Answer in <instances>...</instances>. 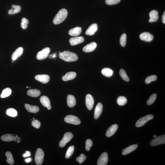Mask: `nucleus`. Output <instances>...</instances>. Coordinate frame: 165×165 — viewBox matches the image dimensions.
I'll return each mask as SVG.
<instances>
[{
  "mask_svg": "<svg viewBox=\"0 0 165 165\" xmlns=\"http://www.w3.org/2000/svg\"><path fill=\"white\" fill-rule=\"evenodd\" d=\"M59 58L67 62H72L77 60V55L74 53L68 51H65L60 53Z\"/></svg>",
  "mask_w": 165,
  "mask_h": 165,
  "instance_id": "1",
  "label": "nucleus"
},
{
  "mask_svg": "<svg viewBox=\"0 0 165 165\" xmlns=\"http://www.w3.org/2000/svg\"><path fill=\"white\" fill-rule=\"evenodd\" d=\"M68 12L65 9H62L59 11L55 16L53 22L54 24L57 25L62 22L67 17Z\"/></svg>",
  "mask_w": 165,
  "mask_h": 165,
  "instance_id": "2",
  "label": "nucleus"
},
{
  "mask_svg": "<svg viewBox=\"0 0 165 165\" xmlns=\"http://www.w3.org/2000/svg\"><path fill=\"white\" fill-rule=\"evenodd\" d=\"M44 153L41 148L37 149L35 156V161L37 165H41L44 161Z\"/></svg>",
  "mask_w": 165,
  "mask_h": 165,
  "instance_id": "3",
  "label": "nucleus"
},
{
  "mask_svg": "<svg viewBox=\"0 0 165 165\" xmlns=\"http://www.w3.org/2000/svg\"><path fill=\"white\" fill-rule=\"evenodd\" d=\"M1 139L4 142H9L12 141L19 143L20 142L21 138L17 135L10 134H6L1 137Z\"/></svg>",
  "mask_w": 165,
  "mask_h": 165,
  "instance_id": "4",
  "label": "nucleus"
},
{
  "mask_svg": "<svg viewBox=\"0 0 165 165\" xmlns=\"http://www.w3.org/2000/svg\"><path fill=\"white\" fill-rule=\"evenodd\" d=\"M154 116L151 114L147 115L138 120L136 122V126L137 127H140L142 126L147 122L148 121L152 119Z\"/></svg>",
  "mask_w": 165,
  "mask_h": 165,
  "instance_id": "5",
  "label": "nucleus"
},
{
  "mask_svg": "<svg viewBox=\"0 0 165 165\" xmlns=\"http://www.w3.org/2000/svg\"><path fill=\"white\" fill-rule=\"evenodd\" d=\"M64 121L67 123L76 125H79L81 123L80 120L79 118L72 115L66 116L64 118Z\"/></svg>",
  "mask_w": 165,
  "mask_h": 165,
  "instance_id": "6",
  "label": "nucleus"
},
{
  "mask_svg": "<svg viewBox=\"0 0 165 165\" xmlns=\"http://www.w3.org/2000/svg\"><path fill=\"white\" fill-rule=\"evenodd\" d=\"M165 143V135H164L158 136L152 140L150 143L151 146H155L158 145L164 144Z\"/></svg>",
  "mask_w": 165,
  "mask_h": 165,
  "instance_id": "7",
  "label": "nucleus"
},
{
  "mask_svg": "<svg viewBox=\"0 0 165 165\" xmlns=\"http://www.w3.org/2000/svg\"><path fill=\"white\" fill-rule=\"evenodd\" d=\"M73 135L72 133L67 132L64 135V136L59 143L60 147L62 148L65 146L67 143L69 142L72 139Z\"/></svg>",
  "mask_w": 165,
  "mask_h": 165,
  "instance_id": "8",
  "label": "nucleus"
},
{
  "mask_svg": "<svg viewBox=\"0 0 165 165\" xmlns=\"http://www.w3.org/2000/svg\"><path fill=\"white\" fill-rule=\"evenodd\" d=\"M50 52V49L49 48H46L38 52L36 55V58L38 60H42L47 58Z\"/></svg>",
  "mask_w": 165,
  "mask_h": 165,
  "instance_id": "9",
  "label": "nucleus"
},
{
  "mask_svg": "<svg viewBox=\"0 0 165 165\" xmlns=\"http://www.w3.org/2000/svg\"><path fill=\"white\" fill-rule=\"evenodd\" d=\"M108 156L107 153L104 152L100 156L97 161L98 165H106L108 162Z\"/></svg>",
  "mask_w": 165,
  "mask_h": 165,
  "instance_id": "10",
  "label": "nucleus"
},
{
  "mask_svg": "<svg viewBox=\"0 0 165 165\" xmlns=\"http://www.w3.org/2000/svg\"><path fill=\"white\" fill-rule=\"evenodd\" d=\"M94 103V99L91 95L88 94L86 97V105L87 109L89 110L92 109Z\"/></svg>",
  "mask_w": 165,
  "mask_h": 165,
  "instance_id": "11",
  "label": "nucleus"
},
{
  "mask_svg": "<svg viewBox=\"0 0 165 165\" xmlns=\"http://www.w3.org/2000/svg\"><path fill=\"white\" fill-rule=\"evenodd\" d=\"M140 39L142 40L149 42L154 39V36L150 33L145 32L142 33L139 36Z\"/></svg>",
  "mask_w": 165,
  "mask_h": 165,
  "instance_id": "12",
  "label": "nucleus"
},
{
  "mask_svg": "<svg viewBox=\"0 0 165 165\" xmlns=\"http://www.w3.org/2000/svg\"><path fill=\"white\" fill-rule=\"evenodd\" d=\"M41 104L43 106L47 108L48 110H50L51 109V105L50 101V100L47 96H43L40 98Z\"/></svg>",
  "mask_w": 165,
  "mask_h": 165,
  "instance_id": "13",
  "label": "nucleus"
},
{
  "mask_svg": "<svg viewBox=\"0 0 165 165\" xmlns=\"http://www.w3.org/2000/svg\"><path fill=\"white\" fill-rule=\"evenodd\" d=\"M103 110L102 104L100 103H98L95 110L94 118L95 119H98L99 117L102 113Z\"/></svg>",
  "mask_w": 165,
  "mask_h": 165,
  "instance_id": "14",
  "label": "nucleus"
},
{
  "mask_svg": "<svg viewBox=\"0 0 165 165\" xmlns=\"http://www.w3.org/2000/svg\"><path fill=\"white\" fill-rule=\"evenodd\" d=\"M35 79L43 84H46L49 81L50 77L47 75H37L35 76Z\"/></svg>",
  "mask_w": 165,
  "mask_h": 165,
  "instance_id": "15",
  "label": "nucleus"
},
{
  "mask_svg": "<svg viewBox=\"0 0 165 165\" xmlns=\"http://www.w3.org/2000/svg\"><path fill=\"white\" fill-rule=\"evenodd\" d=\"M118 126L117 124H114L110 126L106 131V135L108 137H111L117 131Z\"/></svg>",
  "mask_w": 165,
  "mask_h": 165,
  "instance_id": "16",
  "label": "nucleus"
},
{
  "mask_svg": "<svg viewBox=\"0 0 165 165\" xmlns=\"http://www.w3.org/2000/svg\"><path fill=\"white\" fill-rule=\"evenodd\" d=\"M84 41V38L82 36H78L71 38L69 39V42L71 46H74L81 44Z\"/></svg>",
  "mask_w": 165,
  "mask_h": 165,
  "instance_id": "17",
  "label": "nucleus"
},
{
  "mask_svg": "<svg viewBox=\"0 0 165 165\" xmlns=\"http://www.w3.org/2000/svg\"><path fill=\"white\" fill-rule=\"evenodd\" d=\"M97 46V44L95 42H91L86 45L83 48V50L85 52H90L94 51Z\"/></svg>",
  "mask_w": 165,
  "mask_h": 165,
  "instance_id": "18",
  "label": "nucleus"
},
{
  "mask_svg": "<svg viewBox=\"0 0 165 165\" xmlns=\"http://www.w3.org/2000/svg\"><path fill=\"white\" fill-rule=\"evenodd\" d=\"M98 28L97 25L96 23L92 24L87 30L85 34L90 36L92 35L97 31Z\"/></svg>",
  "mask_w": 165,
  "mask_h": 165,
  "instance_id": "19",
  "label": "nucleus"
},
{
  "mask_svg": "<svg viewBox=\"0 0 165 165\" xmlns=\"http://www.w3.org/2000/svg\"><path fill=\"white\" fill-rule=\"evenodd\" d=\"M23 49L22 47H19L17 48L12 55L11 59L13 61H15L23 54Z\"/></svg>",
  "mask_w": 165,
  "mask_h": 165,
  "instance_id": "20",
  "label": "nucleus"
},
{
  "mask_svg": "<svg viewBox=\"0 0 165 165\" xmlns=\"http://www.w3.org/2000/svg\"><path fill=\"white\" fill-rule=\"evenodd\" d=\"M137 147V144L131 145L123 150L122 151V154L124 155H125L136 150Z\"/></svg>",
  "mask_w": 165,
  "mask_h": 165,
  "instance_id": "21",
  "label": "nucleus"
},
{
  "mask_svg": "<svg viewBox=\"0 0 165 165\" xmlns=\"http://www.w3.org/2000/svg\"><path fill=\"white\" fill-rule=\"evenodd\" d=\"M158 13L157 11L153 10L149 13L150 19L149 22H154L157 21L159 18L158 16Z\"/></svg>",
  "mask_w": 165,
  "mask_h": 165,
  "instance_id": "22",
  "label": "nucleus"
},
{
  "mask_svg": "<svg viewBox=\"0 0 165 165\" xmlns=\"http://www.w3.org/2000/svg\"><path fill=\"white\" fill-rule=\"evenodd\" d=\"M25 108L29 112L36 113L39 111V108L37 106H32L29 104H26L25 105Z\"/></svg>",
  "mask_w": 165,
  "mask_h": 165,
  "instance_id": "23",
  "label": "nucleus"
},
{
  "mask_svg": "<svg viewBox=\"0 0 165 165\" xmlns=\"http://www.w3.org/2000/svg\"><path fill=\"white\" fill-rule=\"evenodd\" d=\"M67 105L70 108H73L76 105V100L74 97L72 95H69L67 97Z\"/></svg>",
  "mask_w": 165,
  "mask_h": 165,
  "instance_id": "24",
  "label": "nucleus"
},
{
  "mask_svg": "<svg viewBox=\"0 0 165 165\" xmlns=\"http://www.w3.org/2000/svg\"><path fill=\"white\" fill-rule=\"evenodd\" d=\"M76 75V74L75 72H68L63 76L62 79L63 81H65L71 80L75 78Z\"/></svg>",
  "mask_w": 165,
  "mask_h": 165,
  "instance_id": "25",
  "label": "nucleus"
},
{
  "mask_svg": "<svg viewBox=\"0 0 165 165\" xmlns=\"http://www.w3.org/2000/svg\"><path fill=\"white\" fill-rule=\"evenodd\" d=\"M41 92L37 89L29 90L27 92L28 96L33 97H37L40 95Z\"/></svg>",
  "mask_w": 165,
  "mask_h": 165,
  "instance_id": "26",
  "label": "nucleus"
},
{
  "mask_svg": "<svg viewBox=\"0 0 165 165\" xmlns=\"http://www.w3.org/2000/svg\"><path fill=\"white\" fill-rule=\"evenodd\" d=\"M81 27H76L70 29L69 32V34L71 36H76L81 34Z\"/></svg>",
  "mask_w": 165,
  "mask_h": 165,
  "instance_id": "27",
  "label": "nucleus"
},
{
  "mask_svg": "<svg viewBox=\"0 0 165 165\" xmlns=\"http://www.w3.org/2000/svg\"><path fill=\"white\" fill-rule=\"evenodd\" d=\"M12 9L8 11V13L9 14H14L20 12L21 11V8L19 5H13L12 6Z\"/></svg>",
  "mask_w": 165,
  "mask_h": 165,
  "instance_id": "28",
  "label": "nucleus"
},
{
  "mask_svg": "<svg viewBox=\"0 0 165 165\" xmlns=\"http://www.w3.org/2000/svg\"><path fill=\"white\" fill-rule=\"evenodd\" d=\"M101 73L106 77H111L113 74V71L109 68H105L101 71Z\"/></svg>",
  "mask_w": 165,
  "mask_h": 165,
  "instance_id": "29",
  "label": "nucleus"
},
{
  "mask_svg": "<svg viewBox=\"0 0 165 165\" xmlns=\"http://www.w3.org/2000/svg\"><path fill=\"white\" fill-rule=\"evenodd\" d=\"M6 114L7 116L14 117L17 116L18 113L16 110L12 108H10L6 110Z\"/></svg>",
  "mask_w": 165,
  "mask_h": 165,
  "instance_id": "30",
  "label": "nucleus"
},
{
  "mask_svg": "<svg viewBox=\"0 0 165 165\" xmlns=\"http://www.w3.org/2000/svg\"><path fill=\"white\" fill-rule=\"evenodd\" d=\"M7 158L6 161L8 164L10 165H13L14 163V160L12 154L10 151H7L5 154Z\"/></svg>",
  "mask_w": 165,
  "mask_h": 165,
  "instance_id": "31",
  "label": "nucleus"
},
{
  "mask_svg": "<svg viewBox=\"0 0 165 165\" xmlns=\"http://www.w3.org/2000/svg\"><path fill=\"white\" fill-rule=\"evenodd\" d=\"M12 91L10 88H6L3 90L1 95V97L2 98L8 97L10 96L11 94Z\"/></svg>",
  "mask_w": 165,
  "mask_h": 165,
  "instance_id": "32",
  "label": "nucleus"
},
{
  "mask_svg": "<svg viewBox=\"0 0 165 165\" xmlns=\"http://www.w3.org/2000/svg\"><path fill=\"white\" fill-rule=\"evenodd\" d=\"M127 102V100L126 97L123 96L118 97L117 99V104L120 106L124 105Z\"/></svg>",
  "mask_w": 165,
  "mask_h": 165,
  "instance_id": "33",
  "label": "nucleus"
},
{
  "mask_svg": "<svg viewBox=\"0 0 165 165\" xmlns=\"http://www.w3.org/2000/svg\"><path fill=\"white\" fill-rule=\"evenodd\" d=\"M74 147L73 146H70L68 148L66 154L65 158L66 159H68L72 155L74 152Z\"/></svg>",
  "mask_w": 165,
  "mask_h": 165,
  "instance_id": "34",
  "label": "nucleus"
},
{
  "mask_svg": "<svg viewBox=\"0 0 165 165\" xmlns=\"http://www.w3.org/2000/svg\"><path fill=\"white\" fill-rule=\"evenodd\" d=\"M119 74L121 77L124 80V81L126 82H129L130 80L129 77L126 74V72L124 69H121L120 70L119 72Z\"/></svg>",
  "mask_w": 165,
  "mask_h": 165,
  "instance_id": "35",
  "label": "nucleus"
},
{
  "mask_svg": "<svg viewBox=\"0 0 165 165\" xmlns=\"http://www.w3.org/2000/svg\"><path fill=\"white\" fill-rule=\"evenodd\" d=\"M157 79V76L155 75H152L147 77L145 80V82L146 84H149L152 82L156 81Z\"/></svg>",
  "mask_w": 165,
  "mask_h": 165,
  "instance_id": "36",
  "label": "nucleus"
},
{
  "mask_svg": "<svg viewBox=\"0 0 165 165\" xmlns=\"http://www.w3.org/2000/svg\"><path fill=\"white\" fill-rule=\"evenodd\" d=\"M156 94H153L150 97L149 99L147 101L146 103L148 105H151L152 104L155 100L156 98Z\"/></svg>",
  "mask_w": 165,
  "mask_h": 165,
  "instance_id": "37",
  "label": "nucleus"
},
{
  "mask_svg": "<svg viewBox=\"0 0 165 165\" xmlns=\"http://www.w3.org/2000/svg\"><path fill=\"white\" fill-rule=\"evenodd\" d=\"M127 41L126 35L125 33L122 35L120 39V42L121 45L124 47L125 46Z\"/></svg>",
  "mask_w": 165,
  "mask_h": 165,
  "instance_id": "38",
  "label": "nucleus"
},
{
  "mask_svg": "<svg viewBox=\"0 0 165 165\" xmlns=\"http://www.w3.org/2000/svg\"><path fill=\"white\" fill-rule=\"evenodd\" d=\"M29 20L25 18H23L21 22V26L23 29H26L27 28L28 25L29 24Z\"/></svg>",
  "mask_w": 165,
  "mask_h": 165,
  "instance_id": "39",
  "label": "nucleus"
},
{
  "mask_svg": "<svg viewBox=\"0 0 165 165\" xmlns=\"http://www.w3.org/2000/svg\"><path fill=\"white\" fill-rule=\"evenodd\" d=\"M86 158V156L85 155L81 154L79 157L76 158V161L78 162L79 164H81L85 160Z\"/></svg>",
  "mask_w": 165,
  "mask_h": 165,
  "instance_id": "40",
  "label": "nucleus"
},
{
  "mask_svg": "<svg viewBox=\"0 0 165 165\" xmlns=\"http://www.w3.org/2000/svg\"><path fill=\"white\" fill-rule=\"evenodd\" d=\"M93 142L90 139H88L87 140L86 142L85 149L87 151H89L90 150L91 147L92 146Z\"/></svg>",
  "mask_w": 165,
  "mask_h": 165,
  "instance_id": "41",
  "label": "nucleus"
},
{
  "mask_svg": "<svg viewBox=\"0 0 165 165\" xmlns=\"http://www.w3.org/2000/svg\"><path fill=\"white\" fill-rule=\"evenodd\" d=\"M32 124L34 128H36V129H39L40 127L41 123L37 120L34 119L32 122Z\"/></svg>",
  "mask_w": 165,
  "mask_h": 165,
  "instance_id": "42",
  "label": "nucleus"
},
{
  "mask_svg": "<svg viewBox=\"0 0 165 165\" xmlns=\"http://www.w3.org/2000/svg\"><path fill=\"white\" fill-rule=\"evenodd\" d=\"M121 0H106V4L109 5L116 4L120 2Z\"/></svg>",
  "mask_w": 165,
  "mask_h": 165,
  "instance_id": "43",
  "label": "nucleus"
},
{
  "mask_svg": "<svg viewBox=\"0 0 165 165\" xmlns=\"http://www.w3.org/2000/svg\"><path fill=\"white\" fill-rule=\"evenodd\" d=\"M31 154L30 152L29 151H26V153L22 155V156L23 158H26L27 157H29L31 156Z\"/></svg>",
  "mask_w": 165,
  "mask_h": 165,
  "instance_id": "44",
  "label": "nucleus"
},
{
  "mask_svg": "<svg viewBox=\"0 0 165 165\" xmlns=\"http://www.w3.org/2000/svg\"><path fill=\"white\" fill-rule=\"evenodd\" d=\"M162 22L164 23V24H165V12L164 11V14L162 17Z\"/></svg>",
  "mask_w": 165,
  "mask_h": 165,
  "instance_id": "45",
  "label": "nucleus"
},
{
  "mask_svg": "<svg viewBox=\"0 0 165 165\" xmlns=\"http://www.w3.org/2000/svg\"><path fill=\"white\" fill-rule=\"evenodd\" d=\"M31 158H28V159H26L25 161L26 162H29L30 161H31Z\"/></svg>",
  "mask_w": 165,
  "mask_h": 165,
  "instance_id": "46",
  "label": "nucleus"
},
{
  "mask_svg": "<svg viewBox=\"0 0 165 165\" xmlns=\"http://www.w3.org/2000/svg\"><path fill=\"white\" fill-rule=\"evenodd\" d=\"M156 135H154V136H153V137L154 138H155L156 137Z\"/></svg>",
  "mask_w": 165,
  "mask_h": 165,
  "instance_id": "47",
  "label": "nucleus"
},
{
  "mask_svg": "<svg viewBox=\"0 0 165 165\" xmlns=\"http://www.w3.org/2000/svg\"><path fill=\"white\" fill-rule=\"evenodd\" d=\"M29 88V87H28V86H27V87H26V88Z\"/></svg>",
  "mask_w": 165,
  "mask_h": 165,
  "instance_id": "48",
  "label": "nucleus"
},
{
  "mask_svg": "<svg viewBox=\"0 0 165 165\" xmlns=\"http://www.w3.org/2000/svg\"><path fill=\"white\" fill-rule=\"evenodd\" d=\"M34 119H35V118H33V120H34Z\"/></svg>",
  "mask_w": 165,
  "mask_h": 165,
  "instance_id": "49",
  "label": "nucleus"
},
{
  "mask_svg": "<svg viewBox=\"0 0 165 165\" xmlns=\"http://www.w3.org/2000/svg\"><path fill=\"white\" fill-rule=\"evenodd\" d=\"M29 88H30V87H29Z\"/></svg>",
  "mask_w": 165,
  "mask_h": 165,
  "instance_id": "50",
  "label": "nucleus"
}]
</instances>
